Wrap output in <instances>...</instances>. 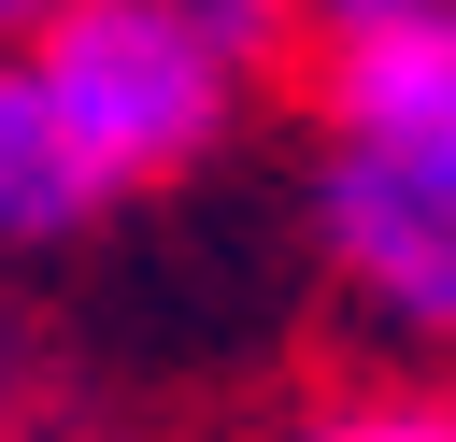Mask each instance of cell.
Returning <instances> with one entry per match:
<instances>
[{
    "label": "cell",
    "instance_id": "6da1fadb",
    "mask_svg": "<svg viewBox=\"0 0 456 442\" xmlns=\"http://www.w3.org/2000/svg\"><path fill=\"white\" fill-rule=\"evenodd\" d=\"M28 71H43V100L71 114V143L100 157L114 200L200 171L214 128H228V100H242V71H228L171 0H57V14L28 29Z\"/></svg>",
    "mask_w": 456,
    "mask_h": 442
},
{
    "label": "cell",
    "instance_id": "7a4b0ae2",
    "mask_svg": "<svg viewBox=\"0 0 456 442\" xmlns=\"http://www.w3.org/2000/svg\"><path fill=\"white\" fill-rule=\"evenodd\" d=\"M314 242H328V271H342L385 328L456 342V157L328 143V157H314Z\"/></svg>",
    "mask_w": 456,
    "mask_h": 442
},
{
    "label": "cell",
    "instance_id": "3957f363",
    "mask_svg": "<svg viewBox=\"0 0 456 442\" xmlns=\"http://www.w3.org/2000/svg\"><path fill=\"white\" fill-rule=\"evenodd\" d=\"M328 143H385V157H456V14L328 43Z\"/></svg>",
    "mask_w": 456,
    "mask_h": 442
},
{
    "label": "cell",
    "instance_id": "277c9868",
    "mask_svg": "<svg viewBox=\"0 0 456 442\" xmlns=\"http://www.w3.org/2000/svg\"><path fill=\"white\" fill-rule=\"evenodd\" d=\"M100 214H114L100 157H86L71 114L43 100L28 43H0V257H57V242H86Z\"/></svg>",
    "mask_w": 456,
    "mask_h": 442
},
{
    "label": "cell",
    "instance_id": "5b68a950",
    "mask_svg": "<svg viewBox=\"0 0 456 442\" xmlns=\"http://www.w3.org/2000/svg\"><path fill=\"white\" fill-rule=\"evenodd\" d=\"M285 442H456V399H428V385H356V399H314Z\"/></svg>",
    "mask_w": 456,
    "mask_h": 442
},
{
    "label": "cell",
    "instance_id": "8992f818",
    "mask_svg": "<svg viewBox=\"0 0 456 442\" xmlns=\"http://www.w3.org/2000/svg\"><path fill=\"white\" fill-rule=\"evenodd\" d=\"M171 14H185V29H200V43L228 57V71H242V86H256V71H271V57H285V43L314 29L299 0H171Z\"/></svg>",
    "mask_w": 456,
    "mask_h": 442
},
{
    "label": "cell",
    "instance_id": "52a82bcc",
    "mask_svg": "<svg viewBox=\"0 0 456 442\" xmlns=\"http://www.w3.org/2000/svg\"><path fill=\"white\" fill-rule=\"evenodd\" d=\"M71 428V399H57V356L0 314V442H57Z\"/></svg>",
    "mask_w": 456,
    "mask_h": 442
},
{
    "label": "cell",
    "instance_id": "ba28073f",
    "mask_svg": "<svg viewBox=\"0 0 456 442\" xmlns=\"http://www.w3.org/2000/svg\"><path fill=\"white\" fill-rule=\"evenodd\" d=\"M299 14H314V43H356V29H428L456 0H299Z\"/></svg>",
    "mask_w": 456,
    "mask_h": 442
},
{
    "label": "cell",
    "instance_id": "9c48e42d",
    "mask_svg": "<svg viewBox=\"0 0 456 442\" xmlns=\"http://www.w3.org/2000/svg\"><path fill=\"white\" fill-rule=\"evenodd\" d=\"M43 14H57V0H0V43H28V29H43Z\"/></svg>",
    "mask_w": 456,
    "mask_h": 442
}]
</instances>
